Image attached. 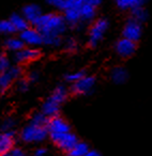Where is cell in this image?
<instances>
[{
    "instance_id": "18",
    "label": "cell",
    "mask_w": 152,
    "mask_h": 156,
    "mask_svg": "<svg viewBox=\"0 0 152 156\" xmlns=\"http://www.w3.org/2000/svg\"><path fill=\"white\" fill-rule=\"evenodd\" d=\"M79 13H81V20L90 22L96 16V8L83 3L81 7V10H79Z\"/></svg>"
},
{
    "instance_id": "7",
    "label": "cell",
    "mask_w": 152,
    "mask_h": 156,
    "mask_svg": "<svg viewBox=\"0 0 152 156\" xmlns=\"http://www.w3.org/2000/svg\"><path fill=\"white\" fill-rule=\"evenodd\" d=\"M20 40L24 44H27L29 46H38L43 43V37L42 34L33 28H26L20 32Z\"/></svg>"
},
{
    "instance_id": "14",
    "label": "cell",
    "mask_w": 152,
    "mask_h": 156,
    "mask_svg": "<svg viewBox=\"0 0 152 156\" xmlns=\"http://www.w3.org/2000/svg\"><path fill=\"white\" fill-rule=\"evenodd\" d=\"M59 109H60V104L49 98L42 106V113L47 118H52L56 117L57 113L59 112Z\"/></svg>"
},
{
    "instance_id": "5",
    "label": "cell",
    "mask_w": 152,
    "mask_h": 156,
    "mask_svg": "<svg viewBox=\"0 0 152 156\" xmlns=\"http://www.w3.org/2000/svg\"><path fill=\"white\" fill-rule=\"evenodd\" d=\"M22 73V69L18 66L9 67V69L0 74V92H5L12 85L15 78H18Z\"/></svg>"
},
{
    "instance_id": "3",
    "label": "cell",
    "mask_w": 152,
    "mask_h": 156,
    "mask_svg": "<svg viewBox=\"0 0 152 156\" xmlns=\"http://www.w3.org/2000/svg\"><path fill=\"white\" fill-rule=\"evenodd\" d=\"M108 28V22L104 18H100L93 25H92L91 29L89 31V39H88V44L91 47H96L101 40L103 39L105 31Z\"/></svg>"
},
{
    "instance_id": "8",
    "label": "cell",
    "mask_w": 152,
    "mask_h": 156,
    "mask_svg": "<svg viewBox=\"0 0 152 156\" xmlns=\"http://www.w3.org/2000/svg\"><path fill=\"white\" fill-rule=\"evenodd\" d=\"M123 37L128 39L130 41H133L136 43V41H138L141 37V26L138 22L134 20H128L125 24L123 28Z\"/></svg>"
},
{
    "instance_id": "32",
    "label": "cell",
    "mask_w": 152,
    "mask_h": 156,
    "mask_svg": "<svg viewBox=\"0 0 152 156\" xmlns=\"http://www.w3.org/2000/svg\"><path fill=\"white\" fill-rule=\"evenodd\" d=\"M17 88L20 92H26L29 88V83L27 80H25V79H22V80L18 83Z\"/></svg>"
},
{
    "instance_id": "12",
    "label": "cell",
    "mask_w": 152,
    "mask_h": 156,
    "mask_svg": "<svg viewBox=\"0 0 152 156\" xmlns=\"http://www.w3.org/2000/svg\"><path fill=\"white\" fill-rule=\"evenodd\" d=\"M15 142V135L12 130L10 132H2L0 134V156L7 154Z\"/></svg>"
},
{
    "instance_id": "10",
    "label": "cell",
    "mask_w": 152,
    "mask_h": 156,
    "mask_svg": "<svg viewBox=\"0 0 152 156\" xmlns=\"http://www.w3.org/2000/svg\"><path fill=\"white\" fill-rule=\"evenodd\" d=\"M41 52L39 49L33 47L22 48L20 50L15 52V61L17 63H28L35 61L40 57Z\"/></svg>"
},
{
    "instance_id": "22",
    "label": "cell",
    "mask_w": 152,
    "mask_h": 156,
    "mask_svg": "<svg viewBox=\"0 0 152 156\" xmlns=\"http://www.w3.org/2000/svg\"><path fill=\"white\" fill-rule=\"evenodd\" d=\"M89 151L88 145L84 142H76V144L69 151L70 156H85V154Z\"/></svg>"
},
{
    "instance_id": "24",
    "label": "cell",
    "mask_w": 152,
    "mask_h": 156,
    "mask_svg": "<svg viewBox=\"0 0 152 156\" xmlns=\"http://www.w3.org/2000/svg\"><path fill=\"white\" fill-rule=\"evenodd\" d=\"M132 16H133L132 20H136V22H138L139 24H140L141 22L146 20L148 14H147V12H146L145 9H143L141 7H137V8H134V9H133Z\"/></svg>"
},
{
    "instance_id": "16",
    "label": "cell",
    "mask_w": 152,
    "mask_h": 156,
    "mask_svg": "<svg viewBox=\"0 0 152 156\" xmlns=\"http://www.w3.org/2000/svg\"><path fill=\"white\" fill-rule=\"evenodd\" d=\"M10 23L13 26L14 30L22 32L26 28H28V22L24 18V16L20 15V14H13L10 18Z\"/></svg>"
},
{
    "instance_id": "17",
    "label": "cell",
    "mask_w": 152,
    "mask_h": 156,
    "mask_svg": "<svg viewBox=\"0 0 152 156\" xmlns=\"http://www.w3.org/2000/svg\"><path fill=\"white\" fill-rule=\"evenodd\" d=\"M128 72L125 69L121 66L115 67L111 72V79H113L114 83H123L128 79Z\"/></svg>"
},
{
    "instance_id": "29",
    "label": "cell",
    "mask_w": 152,
    "mask_h": 156,
    "mask_svg": "<svg viewBox=\"0 0 152 156\" xmlns=\"http://www.w3.org/2000/svg\"><path fill=\"white\" fill-rule=\"evenodd\" d=\"M14 125H15V121L13 119H5L1 124V129L3 132H10L13 129Z\"/></svg>"
},
{
    "instance_id": "34",
    "label": "cell",
    "mask_w": 152,
    "mask_h": 156,
    "mask_svg": "<svg viewBox=\"0 0 152 156\" xmlns=\"http://www.w3.org/2000/svg\"><path fill=\"white\" fill-rule=\"evenodd\" d=\"M46 155H47V150L44 149V147H39L34 152V156H46Z\"/></svg>"
},
{
    "instance_id": "30",
    "label": "cell",
    "mask_w": 152,
    "mask_h": 156,
    "mask_svg": "<svg viewBox=\"0 0 152 156\" xmlns=\"http://www.w3.org/2000/svg\"><path fill=\"white\" fill-rule=\"evenodd\" d=\"M3 156H25V153L20 149H18V147H12V149Z\"/></svg>"
},
{
    "instance_id": "21",
    "label": "cell",
    "mask_w": 152,
    "mask_h": 156,
    "mask_svg": "<svg viewBox=\"0 0 152 156\" xmlns=\"http://www.w3.org/2000/svg\"><path fill=\"white\" fill-rule=\"evenodd\" d=\"M49 98H52V100H54L55 102L59 103V104L61 105L65 100H67V89H65L64 87H62V86H59V87H57L56 89L54 90V92H52V95H50Z\"/></svg>"
},
{
    "instance_id": "31",
    "label": "cell",
    "mask_w": 152,
    "mask_h": 156,
    "mask_svg": "<svg viewBox=\"0 0 152 156\" xmlns=\"http://www.w3.org/2000/svg\"><path fill=\"white\" fill-rule=\"evenodd\" d=\"M65 48L69 51H75L76 48H77V44H76V42L73 39H69L65 42Z\"/></svg>"
},
{
    "instance_id": "19",
    "label": "cell",
    "mask_w": 152,
    "mask_h": 156,
    "mask_svg": "<svg viewBox=\"0 0 152 156\" xmlns=\"http://www.w3.org/2000/svg\"><path fill=\"white\" fill-rule=\"evenodd\" d=\"M117 5L123 10L128 9H134L137 7H141L147 0H116Z\"/></svg>"
},
{
    "instance_id": "15",
    "label": "cell",
    "mask_w": 152,
    "mask_h": 156,
    "mask_svg": "<svg viewBox=\"0 0 152 156\" xmlns=\"http://www.w3.org/2000/svg\"><path fill=\"white\" fill-rule=\"evenodd\" d=\"M79 9H69L64 10V22L70 24L71 26H76L81 22V13H79Z\"/></svg>"
},
{
    "instance_id": "33",
    "label": "cell",
    "mask_w": 152,
    "mask_h": 156,
    "mask_svg": "<svg viewBox=\"0 0 152 156\" xmlns=\"http://www.w3.org/2000/svg\"><path fill=\"white\" fill-rule=\"evenodd\" d=\"M101 2H102V0H83V3L88 5H91V7H93V8L100 5Z\"/></svg>"
},
{
    "instance_id": "11",
    "label": "cell",
    "mask_w": 152,
    "mask_h": 156,
    "mask_svg": "<svg viewBox=\"0 0 152 156\" xmlns=\"http://www.w3.org/2000/svg\"><path fill=\"white\" fill-rule=\"evenodd\" d=\"M135 49H136V43L124 37L119 40L116 44V51L122 58L131 57L135 52Z\"/></svg>"
},
{
    "instance_id": "1",
    "label": "cell",
    "mask_w": 152,
    "mask_h": 156,
    "mask_svg": "<svg viewBox=\"0 0 152 156\" xmlns=\"http://www.w3.org/2000/svg\"><path fill=\"white\" fill-rule=\"evenodd\" d=\"M33 25L42 34L44 44L50 46L60 45V35L65 30V22L62 16L58 14H42Z\"/></svg>"
},
{
    "instance_id": "27",
    "label": "cell",
    "mask_w": 152,
    "mask_h": 156,
    "mask_svg": "<svg viewBox=\"0 0 152 156\" xmlns=\"http://www.w3.org/2000/svg\"><path fill=\"white\" fill-rule=\"evenodd\" d=\"M10 67V60L5 54L0 55V74L8 71Z\"/></svg>"
},
{
    "instance_id": "26",
    "label": "cell",
    "mask_w": 152,
    "mask_h": 156,
    "mask_svg": "<svg viewBox=\"0 0 152 156\" xmlns=\"http://www.w3.org/2000/svg\"><path fill=\"white\" fill-rule=\"evenodd\" d=\"M47 121H48L47 117H45L42 112H38V113H35V115H33V117L31 118V120H30V122L39 124V125H46Z\"/></svg>"
},
{
    "instance_id": "28",
    "label": "cell",
    "mask_w": 152,
    "mask_h": 156,
    "mask_svg": "<svg viewBox=\"0 0 152 156\" xmlns=\"http://www.w3.org/2000/svg\"><path fill=\"white\" fill-rule=\"evenodd\" d=\"M85 76V74H84V72H81V71H78V72H73V73H70V74H67V81H70V83H76L77 80H79L81 77H84Z\"/></svg>"
},
{
    "instance_id": "37",
    "label": "cell",
    "mask_w": 152,
    "mask_h": 156,
    "mask_svg": "<svg viewBox=\"0 0 152 156\" xmlns=\"http://www.w3.org/2000/svg\"><path fill=\"white\" fill-rule=\"evenodd\" d=\"M85 156H101V155L99 152L94 151V150H91V151H88L87 153L85 154Z\"/></svg>"
},
{
    "instance_id": "35",
    "label": "cell",
    "mask_w": 152,
    "mask_h": 156,
    "mask_svg": "<svg viewBox=\"0 0 152 156\" xmlns=\"http://www.w3.org/2000/svg\"><path fill=\"white\" fill-rule=\"evenodd\" d=\"M47 3H49L50 5H54V7H57L60 9L61 3H62V0H46Z\"/></svg>"
},
{
    "instance_id": "36",
    "label": "cell",
    "mask_w": 152,
    "mask_h": 156,
    "mask_svg": "<svg viewBox=\"0 0 152 156\" xmlns=\"http://www.w3.org/2000/svg\"><path fill=\"white\" fill-rule=\"evenodd\" d=\"M39 78V73L38 72H31L29 74V80L30 81H35Z\"/></svg>"
},
{
    "instance_id": "23",
    "label": "cell",
    "mask_w": 152,
    "mask_h": 156,
    "mask_svg": "<svg viewBox=\"0 0 152 156\" xmlns=\"http://www.w3.org/2000/svg\"><path fill=\"white\" fill-rule=\"evenodd\" d=\"M83 5V0H62L61 3V10H69V9H79Z\"/></svg>"
},
{
    "instance_id": "25",
    "label": "cell",
    "mask_w": 152,
    "mask_h": 156,
    "mask_svg": "<svg viewBox=\"0 0 152 156\" xmlns=\"http://www.w3.org/2000/svg\"><path fill=\"white\" fill-rule=\"evenodd\" d=\"M15 32L10 20H0V33H13Z\"/></svg>"
},
{
    "instance_id": "2",
    "label": "cell",
    "mask_w": 152,
    "mask_h": 156,
    "mask_svg": "<svg viewBox=\"0 0 152 156\" xmlns=\"http://www.w3.org/2000/svg\"><path fill=\"white\" fill-rule=\"evenodd\" d=\"M47 133L46 125H39L30 122L23 129L20 136L25 142H41L47 137Z\"/></svg>"
},
{
    "instance_id": "4",
    "label": "cell",
    "mask_w": 152,
    "mask_h": 156,
    "mask_svg": "<svg viewBox=\"0 0 152 156\" xmlns=\"http://www.w3.org/2000/svg\"><path fill=\"white\" fill-rule=\"evenodd\" d=\"M50 138L61 150H64L67 152H69L76 144V142H78L76 136L74 134H72L71 132L50 135Z\"/></svg>"
},
{
    "instance_id": "13",
    "label": "cell",
    "mask_w": 152,
    "mask_h": 156,
    "mask_svg": "<svg viewBox=\"0 0 152 156\" xmlns=\"http://www.w3.org/2000/svg\"><path fill=\"white\" fill-rule=\"evenodd\" d=\"M42 15L41 8L37 5H28L23 9V16L27 22L34 23Z\"/></svg>"
},
{
    "instance_id": "20",
    "label": "cell",
    "mask_w": 152,
    "mask_h": 156,
    "mask_svg": "<svg viewBox=\"0 0 152 156\" xmlns=\"http://www.w3.org/2000/svg\"><path fill=\"white\" fill-rule=\"evenodd\" d=\"M5 47L7 49H9L10 51H13V52H16L18 50H20L22 48H24V45L25 44L23 43V41L20 39V37H10L5 41Z\"/></svg>"
},
{
    "instance_id": "6",
    "label": "cell",
    "mask_w": 152,
    "mask_h": 156,
    "mask_svg": "<svg viewBox=\"0 0 152 156\" xmlns=\"http://www.w3.org/2000/svg\"><path fill=\"white\" fill-rule=\"evenodd\" d=\"M96 85V79L91 76H84L79 80L73 83L72 92L74 94H86L93 89Z\"/></svg>"
},
{
    "instance_id": "9",
    "label": "cell",
    "mask_w": 152,
    "mask_h": 156,
    "mask_svg": "<svg viewBox=\"0 0 152 156\" xmlns=\"http://www.w3.org/2000/svg\"><path fill=\"white\" fill-rule=\"evenodd\" d=\"M47 130L50 135L55 134H62V133L70 132V125L67 123V121H64L63 119L59 117H52L47 121L46 124Z\"/></svg>"
}]
</instances>
